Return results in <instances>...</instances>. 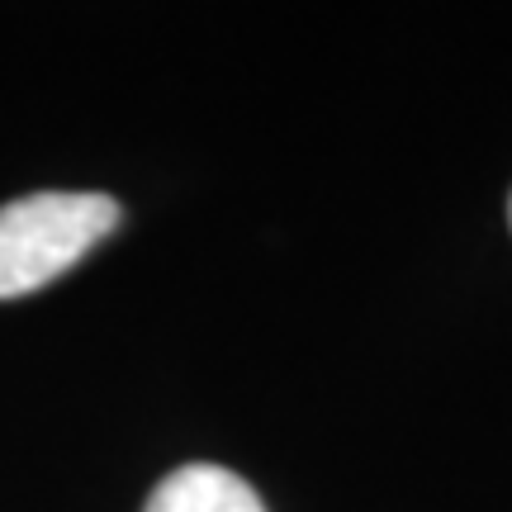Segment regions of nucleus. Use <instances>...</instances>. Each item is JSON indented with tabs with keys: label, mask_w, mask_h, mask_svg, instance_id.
<instances>
[{
	"label": "nucleus",
	"mask_w": 512,
	"mask_h": 512,
	"mask_svg": "<svg viewBox=\"0 0 512 512\" xmlns=\"http://www.w3.org/2000/svg\"><path fill=\"white\" fill-rule=\"evenodd\" d=\"M119 200L95 190H38L0 204V299H19L72 271L119 228Z\"/></svg>",
	"instance_id": "1"
},
{
	"label": "nucleus",
	"mask_w": 512,
	"mask_h": 512,
	"mask_svg": "<svg viewBox=\"0 0 512 512\" xmlns=\"http://www.w3.org/2000/svg\"><path fill=\"white\" fill-rule=\"evenodd\" d=\"M143 512H266V503L223 465H181L152 489Z\"/></svg>",
	"instance_id": "2"
},
{
	"label": "nucleus",
	"mask_w": 512,
	"mask_h": 512,
	"mask_svg": "<svg viewBox=\"0 0 512 512\" xmlns=\"http://www.w3.org/2000/svg\"><path fill=\"white\" fill-rule=\"evenodd\" d=\"M508 219H512V200H508Z\"/></svg>",
	"instance_id": "3"
}]
</instances>
